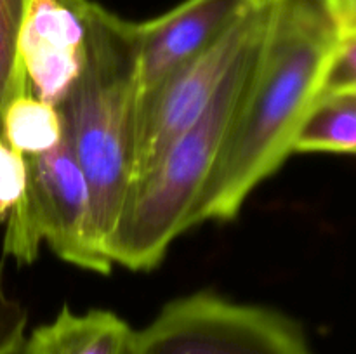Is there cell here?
Segmentation results:
<instances>
[{
    "label": "cell",
    "mask_w": 356,
    "mask_h": 354,
    "mask_svg": "<svg viewBox=\"0 0 356 354\" xmlns=\"http://www.w3.org/2000/svg\"><path fill=\"white\" fill-rule=\"evenodd\" d=\"M341 37L327 0H268L252 75L188 214L186 231L236 219L252 191L284 165L299 125L322 92Z\"/></svg>",
    "instance_id": "cell-1"
},
{
    "label": "cell",
    "mask_w": 356,
    "mask_h": 354,
    "mask_svg": "<svg viewBox=\"0 0 356 354\" xmlns=\"http://www.w3.org/2000/svg\"><path fill=\"white\" fill-rule=\"evenodd\" d=\"M136 106V23L94 2L82 73L56 108L89 186L90 245L110 267L108 242L131 184Z\"/></svg>",
    "instance_id": "cell-2"
},
{
    "label": "cell",
    "mask_w": 356,
    "mask_h": 354,
    "mask_svg": "<svg viewBox=\"0 0 356 354\" xmlns=\"http://www.w3.org/2000/svg\"><path fill=\"white\" fill-rule=\"evenodd\" d=\"M263 33L247 45L229 68L202 117L129 184L108 242L111 264L131 271L153 269L162 262L174 239L186 231L188 214L242 103Z\"/></svg>",
    "instance_id": "cell-3"
},
{
    "label": "cell",
    "mask_w": 356,
    "mask_h": 354,
    "mask_svg": "<svg viewBox=\"0 0 356 354\" xmlns=\"http://www.w3.org/2000/svg\"><path fill=\"white\" fill-rule=\"evenodd\" d=\"M132 354H313L302 326L266 305L216 292L170 301L141 330Z\"/></svg>",
    "instance_id": "cell-4"
},
{
    "label": "cell",
    "mask_w": 356,
    "mask_h": 354,
    "mask_svg": "<svg viewBox=\"0 0 356 354\" xmlns=\"http://www.w3.org/2000/svg\"><path fill=\"white\" fill-rule=\"evenodd\" d=\"M28 183L23 200L9 214L3 255L19 266L38 257L42 243L65 262L80 269L108 274L90 245L89 186L63 134L54 149L26 156Z\"/></svg>",
    "instance_id": "cell-5"
},
{
    "label": "cell",
    "mask_w": 356,
    "mask_h": 354,
    "mask_svg": "<svg viewBox=\"0 0 356 354\" xmlns=\"http://www.w3.org/2000/svg\"><path fill=\"white\" fill-rule=\"evenodd\" d=\"M268 0L254 3L214 45L174 69L136 108L131 183L202 117L236 59L263 33Z\"/></svg>",
    "instance_id": "cell-6"
},
{
    "label": "cell",
    "mask_w": 356,
    "mask_h": 354,
    "mask_svg": "<svg viewBox=\"0 0 356 354\" xmlns=\"http://www.w3.org/2000/svg\"><path fill=\"white\" fill-rule=\"evenodd\" d=\"M90 0H26L16 59L26 92L58 106L86 61Z\"/></svg>",
    "instance_id": "cell-7"
},
{
    "label": "cell",
    "mask_w": 356,
    "mask_h": 354,
    "mask_svg": "<svg viewBox=\"0 0 356 354\" xmlns=\"http://www.w3.org/2000/svg\"><path fill=\"white\" fill-rule=\"evenodd\" d=\"M256 2L259 0H184L155 19L136 23L138 104L174 69L228 33Z\"/></svg>",
    "instance_id": "cell-8"
},
{
    "label": "cell",
    "mask_w": 356,
    "mask_h": 354,
    "mask_svg": "<svg viewBox=\"0 0 356 354\" xmlns=\"http://www.w3.org/2000/svg\"><path fill=\"white\" fill-rule=\"evenodd\" d=\"M134 337L113 311L75 312L65 304L52 321L31 330L17 354H132Z\"/></svg>",
    "instance_id": "cell-9"
},
{
    "label": "cell",
    "mask_w": 356,
    "mask_h": 354,
    "mask_svg": "<svg viewBox=\"0 0 356 354\" xmlns=\"http://www.w3.org/2000/svg\"><path fill=\"white\" fill-rule=\"evenodd\" d=\"M356 149V90L320 94L292 141V153L353 155Z\"/></svg>",
    "instance_id": "cell-10"
},
{
    "label": "cell",
    "mask_w": 356,
    "mask_h": 354,
    "mask_svg": "<svg viewBox=\"0 0 356 354\" xmlns=\"http://www.w3.org/2000/svg\"><path fill=\"white\" fill-rule=\"evenodd\" d=\"M0 135L23 156H37L54 149L63 139L58 108L30 92L7 101L0 115Z\"/></svg>",
    "instance_id": "cell-11"
},
{
    "label": "cell",
    "mask_w": 356,
    "mask_h": 354,
    "mask_svg": "<svg viewBox=\"0 0 356 354\" xmlns=\"http://www.w3.org/2000/svg\"><path fill=\"white\" fill-rule=\"evenodd\" d=\"M26 0H0V115L7 101L26 92L16 59V40Z\"/></svg>",
    "instance_id": "cell-12"
},
{
    "label": "cell",
    "mask_w": 356,
    "mask_h": 354,
    "mask_svg": "<svg viewBox=\"0 0 356 354\" xmlns=\"http://www.w3.org/2000/svg\"><path fill=\"white\" fill-rule=\"evenodd\" d=\"M26 183V156L10 148L0 135V224L23 200Z\"/></svg>",
    "instance_id": "cell-13"
},
{
    "label": "cell",
    "mask_w": 356,
    "mask_h": 354,
    "mask_svg": "<svg viewBox=\"0 0 356 354\" xmlns=\"http://www.w3.org/2000/svg\"><path fill=\"white\" fill-rule=\"evenodd\" d=\"M28 312L24 305L6 290L0 266V354H17L26 339Z\"/></svg>",
    "instance_id": "cell-14"
},
{
    "label": "cell",
    "mask_w": 356,
    "mask_h": 354,
    "mask_svg": "<svg viewBox=\"0 0 356 354\" xmlns=\"http://www.w3.org/2000/svg\"><path fill=\"white\" fill-rule=\"evenodd\" d=\"M351 90H356V33L344 35L337 42L330 56L320 94L351 92Z\"/></svg>",
    "instance_id": "cell-15"
}]
</instances>
